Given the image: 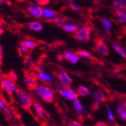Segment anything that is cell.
<instances>
[{
	"label": "cell",
	"mask_w": 126,
	"mask_h": 126,
	"mask_svg": "<svg viewBox=\"0 0 126 126\" xmlns=\"http://www.w3.org/2000/svg\"><path fill=\"white\" fill-rule=\"evenodd\" d=\"M15 95L21 108L26 110H30L32 107L34 100L30 92L23 88H17Z\"/></svg>",
	"instance_id": "6da1fadb"
},
{
	"label": "cell",
	"mask_w": 126,
	"mask_h": 126,
	"mask_svg": "<svg viewBox=\"0 0 126 126\" xmlns=\"http://www.w3.org/2000/svg\"><path fill=\"white\" fill-rule=\"evenodd\" d=\"M33 91H35L36 94L45 103H51L54 100V91L50 86L47 85H37Z\"/></svg>",
	"instance_id": "7a4b0ae2"
},
{
	"label": "cell",
	"mask_w": 126,
	"mask_h": 126,
	"mask_svg": "<svg viewBox=\"0 0 126 126\" xmlns=\"http://www.w3.org/2000/svg\"><path fill=\"white\" fill-rule=\"evenodd\" d=\"M0 87L10 97H13L15 94V91L17 88L16 83L10 79L8 76L2 78Z\"/></svg>",
	"instance_id": "3957f363"
},
{
	"label": "cell",
	"mask_w": 126,
	"mask_h": 126,
	"mask_svg": "<svg viewBox=\"0 0 126 126\" xmlns=\"http://www.w3.org/2000/svg\"><path fill=\"white\" fill-rule=\"evenodd\" d=\"M27 12L32 17L40 19L42 17V14H43L42 5L32 2L27 6Z\"/></svg>",
	"instance_id": "277c9868"
},
{
	"label": "cell",
	"mask_w": 126,
	"mask_h": 126,
	"mask_svg": "<svg viewBox=\"0 0 126 126\" xmlns=\"http://www.w3.org/2000/svg\"><path fill=\"white\" fill-rule=\"evenodd\" d=\"M91 37V30L89 27H82L78 29L75 33V38L80 42H87Z\"/></svg>",
	"instance_id": "5b68a950"
},
{
	"label": "cell",
	"mask_w": 126,
	"mask_h": 126,
	"mask_svg": "<svg viewBox=\"0 0 126 126\" xmlns=\"http://www.w3.org/2000/svg\"><path fill=\"white\" fill-rule=\"evenodd\" d=\"M23 82L29 90H34L38 85L36 76L30 73H26L24 74Z\"/></svg>",
	"instance_id": "8992f818"
},
{
	"label": "cell",
	"mask_w": 126,
	"mask_h": 126,
	"mask_svg": "<svg viewBox=\"0 0 126 126\" xmlns=\"http://www.w3.org/2000/svg\"><path fill=\"white\" fill-rule=\"evenodd\" d=\"M58 78L63 88H70L73 83V79L65 70H60L58 73Z\"/></svg>",
	"instance_id": "52a82bcc"
},
{
	"label": "cell",
	"mask_w": 126,
	"mask_h": 126,
	"mask_svg": "<svg viewBox=\"0 0 126 126\" xmlns=\"http://www.w3.org/2000/svg\"><path fill=\"white\" fill-rule=\"evenodd\" d=\"M60 94L65 98L66 100H73L76 98L78 97V94L77 92H76L75 91H73V89L70 88H63L60 91H59Z\"/></svg>",
	"instance_id": "ba28073f"
},
{
	"label": "cell",
	"mask_w": 126,
	"mask_h": 126,
	"mask_svg": "<svg viewBox=\"0 0 126 126\" xmlns=\"http://www.w3.org/2000/svg\"><path fill=\"white\" fill-rule=\"evenodd\" d=\"M32 107H33V110H34V112H35L36 115L39 118L43 119L45 116L46 112H45V108L43 107V106L42 105V104L39 100H34L33 101Z\"/></svg>",
	"instance_id": "9c48e42d"
},
{
	"label": "cell",
	"mask_w": 126,
	"mask_h": 126,
	"mask_svg": "<svg viewBox=\"0 0 126 126\" xmlns=\"http://www.w3.org/2000/svg\"><path fill=\"white\" fill-rule=\"evenodd\" d=\"M95 51L101 55L104 56H107L109 54V48L107 46L105 42L102 40H97L96 42V45H95Z\"/></svg>",
	"instance_id": "30bf717a"
},
{
	"label": "cell",
	"mask_w": 126,
	"mask_h": 126,
	"mask_svg": "<svg viewBox=\"0 0 126 126\" xmlns=\"http://www.w3.org/2000/svg\"><path fill=\"white\" fill-rule=\"evenodd\" d=\"M37 79L39 80L40 82L43 83H52L53 82V77L48 73L44 72V71H38L37 73L36 74Z\"/></svg>",
	"instance_id": "8fae6325"
},
{
	"label": "cell",
	"mask_w": 126,
	"mask_h": 126,
	"mask_svg": "<svg viewBox=\"0 0 126 126\" xmlns=\"http://www.w3.org/2000/svg\"><path fill=\"white\" fill-rule=\"evenodd\" d=\"M27 27L30 31L36 32H40L43 30V24L39 21V20H34V21H30L28 23Z\"/></svg>",
	"instance_id": "7c38bea8"
},
{
	"label": "cell",
	"mask_w": 126,
	"mask_h": 126,
	"mask_svg": "<svg viewBox=\"0 0 126 126\" xmlns=\"http://www.w3.org/2000/svg\"><path fill=\"white\" fill-rule=\"evenodd\" d=\"M63 58L65 60L69 61L72 64H76L79 61V57L77 54L70 52V51H66L63 54Z\"/></svg>",
	"instance_id": "4fadbf2b"
},
{
	"label": "cell",
	"mask_w": 126,
	"mask_h": 126,
	"mask_svg": "<svg viewBox=\"0 0 126 126\" xmlns=\"http://www.w3.org/2000/svg\"><path fill=\"white\" fill-rule=\"evenodd\" d=\"M73 108H74L77 115L82 116L84 112V107H82L81 101H80L78 98H76L75 100H73Z\"/></svg>",
	"instance_id": "5bb4252c"
},
{
	"label": "cell",
	"mask_w": 126,
	"mask_h": 126,
	"mask_svg": "<svg viewBox=\"0 0 126 126\" xmlns=\"http://www.w3.org/2000/svg\"><path fill=\"white\" fill-rule=\"evenodd\" d=\"M56 16V12L50 8H44L42 17L46 19L47 20H51Z\"/></svg>",
	"instance_id": "9a60e30c"
},
{
	"label": "cell",
	"mask_w": 126,
	"mask_h": 126,
	"mask_svg": "<svg viewBox=\"0 0 126 126\" xmlns=\"http://www.w3.org/2000/svg\"><path fill=\"white\" fill-rule=\"evenodd\" d=\"M51 23L52 24L57 27H63L66 22V19L62 16H55L53 19H51Z\"/></svg>",
	"instance_id": "2e32d148"
},
{
	"label": "cell",
	"mask_w": 126,
	"mask_h": 126,
	"mask_svg": "<svg viewBox=\"0 0 126 126\" xmlns=\"http://www.w3.org/2000/svg\"><path fill=\"white\" fill-rule=\"evenodd\" d=\"M117 112L119 116L125 121H126V104L120 103L117 107Z\"/></svg>",
	"instance_id": "e0dca14e"
},
{
	"label": "cell",
	"mask_w": 126,
	"mask_h": 126,
	"mask_svg": "<svg viewBox=\"0 0 126 126\" xmlns=\"http://www.w3.org/2000/svg\"><path fill=\"white\" fill-rule=\"evenodd\" d=\"M113 6L116 11L126 10V1L125 0H115Z\"/></svg>",
	"instance_id": "ac0fdd59"
},
{
	"label": "cell",
	"mask_w": 126,
	"mask_h": 126,
	"mask_svg": "<svg viewBox=\"0 0 126 126\" xmlns=\"http://www.w3.org/2000/svg\"><path fill=\"white\" fill-rule=\"evenodd\" d=\"M77 94L78 95L82 96V97H86L91 94V91L88 88L83 85H80L77 88Z\"/></svg>",
	"instance_id": "d6986e66"
},
{
	"label": "cell",
	"mask_w": 126,
	"mask_h": 126,
	"mask_svg": "<svg viewBox=\"0 0 126 126\" xmlns=\"http://www.w3.org/2000/svg\"><path fill=\"white\" fill-rule=\"evenodd\" d=\"M21 44H23L24 46H26L27 48V49H30V50L36 48L37 46V42H36L33 40H31V39L24 40L23 42H21Z\"/></svg>",
	"instance_id": "ffe728a7"
},
{
	"label": "cell",
	"mask_w": 126,
	"mask_h": 126,
	"mask_svg": "<svg viewBox=\"0 0 126 126\" xmlns=\"http://www.w3.org/2000/svg\"><path fill=\"white\" fill-rule=\"evenodd\" d=\"M24 64L27 68H32L34 65H35V62L31 55H26L24 57Z\"/></svg>",
	"instance_id": "44dd1931"
},
{
	"label": "cell",
	"mask_w": 126,
	"mask_h": 126,
	"mask_svg": "<svg viewBox=\"0 0 126 126\" xmlns=\"http://www.w3.org/2000/svg\"><path fill=\"white\" fill-rule=\"evenodd\" d=\"M94 98L97 100V101H101V102H105L106 101V97L104 94L100 90H97L93 94Z\"/></svg>",
	"instance_id": "7402d4cb"
},
{
	"label": "cell",
	"mask_w": 126,
	"mask_h": 126,
	"mask_svg": "<svg viewBox=\"0 0 126 126\" xmlns=\"http://www.w3.org/2000/svg\"><path fill=\"white\" fill-rule=\"evenodd\" d=\"M63 29L68 32H73L78 30V26L74 24H65L63 26Z\"/></svg>",
	"instance_id": "603a6c76"
},
{
	"label": "cell",
	"mask_w": 126,
	"mask_h": 126,
	"mask_svg": "<svg viewBox=\"0 0 126 126\" xmlns=\"http://www.w3.org/2000/svg\"><path fill=\"white\" fill-rule=\"evenodd\" d=\"M3 112H4V114H5V116H6V118L8 119H13L14 116H15L14 110H13V109H11L10 107H8V106H7V107L3 110Z\"/></svg>",
	"instance_id": "cb8c5ba5"
},
{
	"label": "cell",
	"mask_w": 126,
	"mask_h": 126,
	"mask_svg": "<svg viewBox=\"0 0 126 126\" xmlns=\"http://www.w3.org/2000/svg\"><path fill=\"white\" fill-rule=\"evenodd\" d=\"M116 17L119 20V21L122 24L126 23V13L122 11H117L116 13Z\"/></svg>",
	"instance_id": "d4e9b609"
},
{
	"label": "cell",
	"mask_w": 126,
	"mask_h": 126,
	"mask_svg": "<svg viewBox=\"0 0 126 126\" xmlns=\"http://www.w3.org/2000/svg\"><path fill=\"white\" fill-rule=\"evenodd\" d=\"M101 22H102V24L103 25H104L105 30H107V32H109L111 30V27H112V24H111V23L107 19V18H102L101 19Z\"/></svg>",
	"instance_id": "484cf974"
},
{
	"label": "cell",
	"mask_w": 126,
	"mask_h": 126,
	"mask_svg": "<svg viewBox=\"0 0 126 126\" xmlns=\"http://www.w3.org/2000/svg\"><path fill=\"white\" fill-rule=\"evenodd\" d=\"M113 48H114V49H115L121 56H122L123 58H126V53L125 52V51L123 50V48L121 46H119L118 44H115V43H114L113 44Z\"/></svg>",
	"instance_id": "4316f807"
},
{
	"label": "cell",
	"mask_w": 126,
	"mask_h": 126,
	"mask_svg": "<svg viewBox=\"0 0 126 126\" xmlns=\"http://www.w3.org/2000/svg\"><path fill=\"white\" fill-rule=\"evenodd\" d=\"M76 54H77L79 56L82 57V58H91V55L90 54V53H88V51H85V50L79 51Z\"/></svg>",
	"instance_id": "83f0119b"
},
{
	"label": "cell",
	"mask_w": 126,
	"mask_h": 126,
	"mask_svg": "<svg viewBox=\"0 0 126 126\" xmlns=\"http://www.w3.org/2000/svg\"><path fill=\"white\" fill-rule=\"evenodd\" d=\"M70 8L76 11H81V10H82L81 7H80L77 3H76L74 1H72V0L70 2Z\"/></svg>",
	"instance_id": "f1b7e54d"
},
{
	"label": "cell",
	"mask_w": 126,
	"mask_h": 126,
	"mask_svg": "<svg viewBox=\"0 0 126 126\" xmlns=\"http://www.w3.org/2000/svg\"><path fill=\"white\" fill-rule=\"evenodd\" d=\"M33 3H36L40 5H46L48 4L49 0H30Z\"/></svg>",
	"instance_id": "f546056e"
},
{
	"label": "cell",
	"mask_w": 126,
	"mask_h": 126,
	"mask_svg": "<svg viewBox=\"0 0 126 126\" xmlns=\"http://www.w3.org/2000/svg\"><path fill=\"white\" fill-rule=\"evenodd\" d=\"M8 77L10 79L12 80L13 82H17V74H16L15 73H14V72L10 73L9 75L8 76Z\"/></svg>",
	"instance_id": "4dcf8cb0"
},
{
	"label": "cell",
	"mask_w": 126,
	"mask_h": 126,
	"mask_svg": "<svg viewBox=\"0 0 126 126\" xmlns=\"http://www.w3.org/2000/svg\"><path fill=\"white\" fill-rule=\"evenodd\" d=\"M27 51H28L27 48L26 46H24V45H23V44L20 43V46H19V51L20 53H22V54H26L27 52Z\"/></svg>",
	"instance_id": "1f68e13d"
},
{
	"label": "cell",
	"mask_w": 126,
	"mask_h": 126,
	"mask_svg": "<svg viewBox=\"0 0 126 126\" xmlns=\"http://www.w3.org/2000/svg\"><path fill=\"white\" fill-rule=\"evenodd\" d=\"M107 114H108V118L111 121V122H113L114 121V116L112 113V111H111V109L110 107H107Z\"/></svg>",
	"instance_id": "d6a6232c"
},
{
	"label": "cell",
	"mask_w": 126,
	"mask_h": 126,
	"mask_svg": "<svg viewBox=\"0 0 126 126\" xmlns=\"http://www.w3.org/2000/svg\"><path fill=\"white\" fill-rule=\"evenodd\" d=\"M6 107H7L6 103L2 98H0V110H3Z\"/></svg>",
	"instance_id": "836d02e7"
},
{
	"label": "cell",
	"mask_w": 126,
	"mask_h": 126,
	"mask_svg": "<svg viewBox=\"0 0 126 126\" xmlns=\"http://www.w3.org/2000/svg\"><path fill=\"white\" fill-rule=\"evenodd\" d=\"M62 88H63V86L61 85V83H56V84L54 85V89H55L57 91H58V92H59V91H60Z\"/></svg>",
	"instance_id": "e575fe53"
},
{
	"label": "cell",
	"mask_w": 126,
	"mask_h": 126,
	"mask_svg": "<svg viewBox=\"0 0 126 126\" xmlns=\"http://www.w3.org/2000/svg\"><path fill=\"white\" fill-rule=\"evenodd\" d=\"M70 125H71V126H80V125H81V124H80L77 121H72L70 123Z\"/></svg>",
	"instance_id": "d590c367"
},
{
	"label": "cell",
	"mask_w": 126,
	"mask_h": 126,
	"mask_svg": "<svg viewBox=\"0 0 126 126\" xmlns=\"http://www.w3.org/2000/svg\"><path fill=\"white\" fill-rule=\"evenodd\" d=\"M2 60V46L0 45V65H1Z\"/></svg>",
	"instance_id": "8d00e7d4"
},
{
	"label": "cell",
	"mask_w": 126,
	"mask_h": 126,
	"mask_svg": "<svg viewBox=\"0 0 126 126\" xmlns=\"http://www.w3.org/2000/svg\"><path fill=\"white\" fill-rule=\"evenodd\" d=\"M101 123H97L96 124V125H97V126H100V125H104V126H107V123H104V122H100Z\"/></svg>",
	"instance_id": "74e56055"
},
{
	"label": "cell",
	"mask_w": 126,
	"mask_h": 126,
	"mask_svg": "<svg viewBox=\"0 0 126 126\" xmlns=\"http://www.w3.org/2000/svg\"><path fill=\"white\" fill-rule=\"evenodd\" d=\"M3 33H4V30L2 27H0V36H1Z\"/></svg>",
	"instance_id": "f35d334b"
},
{
	"label": "cell",
	"mask_w": 126,
	"mask_h": 126,
	"mask_svg": "<svg viewBox=\"0 0 126 126\" xmlns=\"http://www.w3.org/2000/svg\"><path fill=\"white\" fill-rule=\"evenodd\" d=\"M5 2V0H0V5H2Z\"/></svg>",
	"instance_id": "ab89813d"
},
{
	"label": "cell",
	"mask_w": 126,
	"mask_h": 126,
	"mask_svg": "<svg viewBox=\"0 0 126 126\" xmlns=\"http://www.w3.org/2000/svg\"><path fill=\"white\" fill-rule=\"evenodd\" d=\"M1 80H2V78L0 77V86H1Z\"/></svg>",
	"instance_id": "60d3db41"
},
{
	"label": "cell",
	"mask_w": 126,
	"mask_h": 126,
	"mask_svg": "<svg viewBox=\"0 0 126 126\" xmlns=\"http://www.w3.org/2000/svg\"><path fill=\"white\" fill-rule=\"evenodd\" d=\"M88 1H91V0H88Z\"/></svg>",
	"instance_id": "b9f144b4"
}]
</instances>
